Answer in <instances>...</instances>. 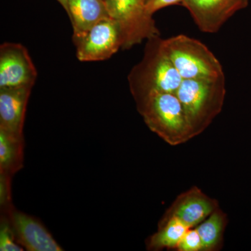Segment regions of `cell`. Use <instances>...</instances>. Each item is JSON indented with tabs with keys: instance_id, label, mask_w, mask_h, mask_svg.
<instances>
[{
	"instance_id": "obj_3",
	"label": "cell",
	"mask_w": 251,
	"mask_h": 251,
	"mask_svg": "<svg viewBox=\"0 0 251 251\" xmlns=\"http://www.w3.org/2000/svg\"><path fill=\"white\" fill-rule=\"evenodd\" d=\"M193 136L201 134L222 111L226 78L186 79L176 92Z\"/></svg>"
},
{
	"instance_id": "obj_17",
	"label": "cell",
	"mask_w": 251,
	"mask_h": 251,
	"mask_svg": "<svg viewBox=\"0 0 251 251\" xmlns=\"http://www.w3.org/2000/svg\"><path fill=\"white\" fill-rule=\"evenodd\" d=\"M202 241L196 227L189 228L183 236L176 250L178 251H202Z\"/></svg>"
},
{
	"instance_id": "obj_8",
	"label": "cell",
	"mask_w": 251,
	"mask_h": 251,
	"mask_svg": "<svg viewBox=\"0 0 251 251\" xmlns=\"http://www.w3.org/2000/svg\"><path fill=\"white\" fill-rule=\"evenodd\" d=\"M9 220L17 242L28 251H63L39 220L18 210L12 204L1 209Z\"/></svg>"
},
{
	"instance_id": "obj_16",
	"label": "cell",
	"mask_w": 251,
	"mask_h": 251,
	"mask_svg": "<svg viewBox=\"0 0 251 251\" xmlns=\"http://www.w3.org/2000/svg\"><path fill=\"white\" fill-rule=\"evenodd\" d=\"M24 248L20 245L9 220L4 214L1 215L0 221V251H22Z\"/></svg>"
},
{
	"instance_id": "obj_13",
	"label": "cell",
	"mask_w": 251,
	"mask_h": 251,
	"mask_svg": "<svg viewBox=\"0 0 251 251\" xmlns=\"http://www.w3.org/2000/svg\"><path fill=\"white\" fill-rule=\"evenodd\" d=\"M24 149V136L0 129V176L12 179L22 169Z\"/></svg>"
},
{
	"instance_id": "obj_15",
	"label": "cell",
	"mask_w": 251,
	"mask_h": 251,
	"mask_svg": "<svg viewBox=\"0 0 251 251\" xmlns=\"http://www.w3.org/2000/svg\"><path fill=\"white\" fill-rule=\"evenodd\" d=\"M227 224V214L220 208L196 226L202 241V251H214L221 247L225 229Z\"/></svg>"
},
{
	"instance_id": "obj_9",
	"label": "cell",
	"mask_w": 251,
	"mask_h": 251,
	"mask_svg": "<svg viewBox=\"0 0 251 251\" xmlns=\"http://www.w3.org/2000/svg\"><path fill=\"white\" fill-rule=\"evenodd\" d=\"M249 0H183L200 30L216 33L238 11L246 9Z\"/></svg>"
},
{
	"instance_id": "obj_12",
	"label": "cell",
	"mask_w": 251,
	"mask_h": 251,
	"mask_svg": "<svg viewBox=\"0 0 251 251\" xmlns=\"http://www.w3.org/2000/svg\"><path fill=\"white\" fill-rule=\"evenodd\" d=\"M65 11L72 22L74 41L99 21L110 17L104 0H67Z\"/></svg>"
},
{
	"instance_id": "obj_19",
	"label": "cell",
	"mask_w": 251,
	"mask_h": 251,
	"mask_svg": "<svg viewBox=\"0 0 251 251\" xmlns=\"http://www.w3.org/2000/svg\"><path fill=\"white\" fill-rule=\"evenodd\" d=\"M57 1L62 5L64 9H66V7H67V0H57Z\"/></svg>"
},
{
	"instance_id": "obj_14",
	"label": "cell",
	"mask_w": 251,
	"mask_h": 251,
	"mask_svg": "<svg viewBox=\"0 0 251 251\" xmlns=\"http://www.w3.org/2000/svg\"><path fill=\"white\" fill-rule=\"evenodd\" d=\"M187 227L176 218L162 219L158 231L148 238L146 242L148 251H158L163 249H176Z\"/></svg>"
},
{
	"instance_id": "obj_2",
	"label": "cell",
	"mask_w": 251,
	"mask_h": 251,
	"mask_svg": "<svg viewBox=\"0 0 251 251\" xmlns=\"http://www.w3.org/2000/svg\"><path fill=\"white\" fill-rule=\"evenodd\" d=\"M148 41L143 59L128 76L135 100L152 92L176 94L183 81L163 50L159 36Z\"/></svg>"
},
{
	"instance_id": "obj_4",
	"label": "cell",
	"mask_w": 251,
	"mask_h": 251,
	"mask_svg": "<svg viewBox=\"0 0 251 251\" xmlns=\"http://www.w3.org/2000/svg\"><path fill=\"white\" fill-rule=\"evenodd\" d=\"M162 46L183 80L225 77L221 63L201 41L180 34L162 39Z\"/></svg>"
},
{
	"instance_id": "obj_18",
	"label": "cell",
	"mask_w": 251,
	"mask_h": 251,
	"mask_svg": "<svg viewBox=\"0 0 251 251\" xmlns=\"http://www.w3.org/2000/svg\"><path fill=\"white\" fill-rule=\"evenodd\" d=\"M183 0H147V11L153 16L158 10L172 5L181 4Z\"/></svg>"
},
{
	"instance_id": "obj_11",
	"label": "cell",
	"mask_w": 251,
	"mask_h": 251,
	"mask_svg": "<svg viewBox=\"0 0 251 251\" xmlns=\"http://www.w3.org/2000/svg\"><path fill=\"white\" fill-rule=\"evenodd\" d=\"M31 89H0V129L18 136H24L23 127Z\"/></svg>"
},
{
	"instance_id": "obj_6",
	"label": "cell",
	"mask_w": 251,
	"mask_h": 251,
	"mask_svg": "<svg viewBox=\"0 0 251 251\" xmlns=\"http://www.w3.org/2000/svg\"><path fill=\"white\" fill-rule=\"evenodd\" d=\"M77 58L80 62H99L110 58L123 47V36L120 25L113 18L108 17L94 25L78 40Z\"/></svg>"
},
{
	"instance_id": "obj_1",
	"label": "cell",
	"mask_w": 251,
	"mask_h": 251,
	"mask_svg": "<svg viewBox=\"0 0 251 251\" xmlns=\"http://www.w3.org/2000/svg\"><path fill=\"white\" fill-rule=\"evenodd\" d=\"M135 102L148 128L170 145L176 146L194 138L176 94L152 92Z\"/></svg>"
},
{
	"instance_id": "obj_7",
	"label": "cell",
	"mask_w": 251,
	"mask_h": 251,
	"mask_svg": "<svg viewBox=\"0 0 251 251\" xmlns=\"http://www.w3.org/2000/svg\"><path fill=\"white\" fill-rule=\"evenodd\" d=\"M37 72L27 49L21 44L4 43L0 47V89L31 87Z\"/></svg>"
},
{
	"instance_id": "obj_10",
	"label": "cell",
	"mask_w": 251,
	"mask_h": 251,
	"mask_svg": "<svg viewBox=\"0 0 251 251\" xmlns=\"http://www.w3.org/2000/svg\"><path fill=\"white\" fill-rule=\"evenodd\" d=\"M219 207L217 201L209 198L197 186H193L175 199L162 219L175 217L193 228Z\"/></svg>"
},
{
	"instance_id": "obj_5",
	"label": "cell",
	"mask_w": 251,
	"mask_h": 251,
	"mask_svg": "<svg viewBox=\"0 0 251 251\" xmlns=\"http://www.w3.org/2000/svg\"><path fill=\"white\" fill-rule=\"evenodd\" d=\"M110 18L117 21L123 36V49L160 36L153 16L147 11V0H104Z\"/></svg>"
}]
</instances>
